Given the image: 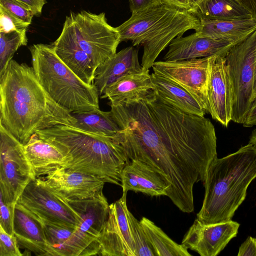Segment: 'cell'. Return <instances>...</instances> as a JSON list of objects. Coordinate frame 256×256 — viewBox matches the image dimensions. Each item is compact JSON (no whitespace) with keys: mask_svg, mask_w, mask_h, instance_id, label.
Masks as SVG:
<instances>
[{"mask_svg":"<svg viewBox=\"0 0 256 256\" xmlns=\"http://www.w3.org/2000/svg\"><path fill=\"white\" fill-rule=\"evenodd\" d=\"M151 78L154 90L165 104L190 114L204 116L207 113L200 102L182 88L154 72Z\"/></svg>","mask_w":256,"mask_h":256,"instance_id":"obj_25","label":"cell"},{"mask_svg":"<svg viewBox=\"0 0 256 256\" xmlns=\"http://www.w3.org/2000/svg\"><path fill=\"white\" fill-rule=\"evenodd\" d=\"M242 125L244 127L246 128H250L256 126V95L252 100Z\"/></svg>","mask_w":256,"mask_h":256,"instance_id":"obj_40","label":"cell"},{"mask_svg":"<svg viewBox=\"0 0 256 256\" xmlns=\"http://www.w3.org/2000/svg\"><path fill=\"white\" fill-rule=\"evenodd\" d=\"M17 203L38 217L58 224L77 228L80 223L79 216L68 202L40 178L28 184Z\"/></svg>","mask_w":256,"mask_h":256,"instance_id":"obj_11","label":"cell"},{"mask_svg":"<svg viewBox=\"0 0 256 256\" xmlns=\"http://www.w3.org/2000/svg\"><path fill=\"white\" fill-rule=\"evenodd\" d=\"M204 0H190L193 9L194 14H195L198 6Z\"/></svg>","mask_w":256,"mask_h":256,"instance_id":"obj_42","label":"cell"},{"mask_svg":"<svg viewBox=\"0 0 256 256\" xmlns=\"http://www.w3.org/2000/svg\"><path fill=\"white\" fill-rule=\"evenodd\" d=\"M256 178V146L248 143L210 163L204 185L205 193L197 219L204 224L231 220Z\"/></svg>","mask_w":256,"mask_h":256,"instance_id":"obj_4","label":"cell"},{"mask_svg":"<svg viewBox=\"0 0 256 256\" xmlns=\"http://www.w3.org/2000/svg\"><path fill=\"white\" fill-rule=\"evenodd\" d=\"M36 178L24 144L0 124V198L16 204L26 186Z\"/></svg>","mask_w":256,"mask_h":256,"instance_id":"obj_8","label":"cell"},{"mask_svg":"<svg viewBox=\"0 0 256 256\" xmlns=\"http://www.w3.org/2000/svg\"><path fill=\"white\" fill-rule=\"evenodd\" d=\"M240 224L232 220L204 224L196 218L184 235L182 244L201 256L218 255L236 236Z\"/></svg>","mask_w":256,"mask_h":256,"instance_id":"obj_13","label":"cell"},{"mask_svg":"<svg viewBox=\"0 0 256 256\" xmlns=\"http://www.w3.org/2000/svg\"><path fill=\"white\" fill-rule=\"evenodd\" d=\"M197 17L200 20V25L195 32L214 40L238 43L256 30V20L254 18L215 20L201 16Z\"/></svg>","mask_w":256,"mask_h":256,"instance_id":"obj_26","label":"cell"},{"mask_svg":"<svg viewBox=\"0 0 256 256\" xmlns=\"http://www.w3.org/2000/svg\"><path fill=\"white\" fill-rule=\"evenodd\" d=\"M238 43L214 40L198 32L183 37L178 36L168 45L164 60H190L212 56H226Z\"/></svg>","mask_w":256,"mask_h":256,"instance_id":"obj_18","label":"cell"},{"mask_svg":"<svg viewBox=\"0 0 256 256\" xmlns=\"http://www.w3.org/2000/svg\"><path fill=\"white\" fill-rule=\"evenodd\" d=\"M28 49L38 80L57 104L72 113L100 108V96L94 86L76 75L58 58L52 44H34Z\"/></svg>","mask_w":256,"mask_h":256,"instance_id":"obj_6","label":"cell"},{"mask_svg":"<svg viewBox=\"0 0 256 256\" xmlns=\"http://www.w3.org/2000/svg\"><path fill=\"white\" fill-rule=\"evenodd\" d=\"M212 57L157 61L152 68L155 74L189 92L209 113L208 90Z\"/></svg>","mask_w":256,"mask_h":256,"instance_id":"obj_10","label":"cell"},{"mask_svg":"<svg viewBox=\"0 0 256 256\" xmlns=\"http://www.w3.org/2000/svg\"><path fill=\"white\" fill-rule=\"evenodd\" d=\"M24 148L36 178L64 167L67 162V158L56 146L36 133L24 144Z\"/></svg>","mask_w":256,"mask_h":256,"instance_id":"obj_23","label":"cell"},{"mask_svg":"<svg viewBox=\"0 0 256 256\" xmlns=\"http://www.w3.org/2000/svg\"><path fill=\"white\" fill-rule=\"evenodd\" d=\"M14 232L18 245L37 256H50L42 224L36 216L20 204L15 206Z\"/></svg>","mask_w":256,"mask_h":256,"instance_id":"obj_20","label":"cell"},{"mask_svg":"<svg viewBox=\"0 0 256 256\" xmlns=\"http://www.w3.org/2000/svg\"><path fill=\"white\" fill-rule=\"evenodd\" d=\"M38 218L44 230L50 256L99 254L100 246L98 238L84 233L76 228L58 224Z\"/></svg>","mask_w":256,"mask_h":256,"instance_id":"obj_14","label":"cell"},{"mask_svg":"<svg viewBox=\"0 0 256 256\" xmlns=\"http://www.w3.org/2000/svg\"><path fill=\"white\" fill-rule=\"evenodd\" d=\"M16 204L6 202L0 198V226L11 235H14V220Z\"/></svg>","mask_w":256,"mask_h":256,"instance_id":"obj_35","label":"cell"},{"mask_svg":"<svg viewBox=\"0 0 256 256\" xmlns=\"http://www.w3.org/2000/svg\"><path fill=\"white\" fill-rule=\"evenodd\" d=\"M129 220L136 248V256H156L150 246L140 221L130 212Z\"/></svg>","mask_w":256,"mask_h":256,"instance_id":"obj_31","label":"cell"},{"mask_svg":"<svg viewBox=\"0 0 256 256\" xmlns=\"http://www.w3.org/2000/svg\"><path fill=\"white\" fill-rule=\"evenodd\" d=\"M29 25L18 19L0 6V32L16 30L26 33Z\"/></svg>","mask_w":256,"mask_h":256,"instance_id":"obj_33","label":"cell"},{"mask_svg":"<svg viewBox=\"0 0 256 256\" xmlns=\"http://www.w3.org/2000/svg\"><path fill=\"white\" fill-rule=\"evenodd\" d=\"M238 256H256V238L248 236L240 246Z\"/></svg>","mask_w":256,"mask_h":256,"instance_id":"obj_37","label":"cell"},{"mask_svg":"<svg viewBox=\"0 0 256 256\" xmlns=\"http://www.w3.org/2000/svg\"><path fill=\"white\" fill-rule=\"evenodd\" d=\"M147 240L156 256H190L186 248L169 238L152 221L143 217L140 220Z\"/></svg>","mask_w":256,"mask_h":256,"instance_id":"obj_29","label":"cell"},{"mask_svg":"<svg viewBox=\"0 0 256 256\" xmlns=\"http://www.w3.org/2000/svg\"><path fill=\"white\" fill-rule=\"evenodd\" d=\"M40 178L51 190L66 200L94 196L102 191L106 182L90 174L58 168Z\"/></svg>","mask_w":256,"mask_h":256,"instance_id":"obj_16","label":"cell"},{"mask_svg":"<svg viewBox=\"0 0 256 256\" xmlns=\"http://www.w3.org/2000/svg\"><path fill=\"white\" fill-rule=\"evenodd\" d=\"M72 114L76 120L72 126L87 132L114 138L120 130L110 111L96 108Z\"/></svg>","mask_w":256,"mask_h":256,"instance_id":"obj_27","label":"cell"},{"mask_svg":"<svg viewBox=\"0 0 256 256\" xmlns=\"http://www.w3.org/2000/svg\"><path fill=\"white\" fill-rule=\"evenodd\" d=\"M52 45L58 58L76 75L86 84H94L97 68L79 46L70 16H66L60 36Z\"/></svg>","mask_w":256,"mask_h":256,"instance_id":"obj_17","label":"cell"},{"mask_svg":"<svg viewBox=\"0 0 256 256\" xmlns=\"http://www.w3.org/2000/svg\"><path fill=\"white\" fill-rule=\"evenodd\" d=\"M28 6L34 12V16H40L46 0H17Z\"/></svg>","mask_w":256,"mask_h":256,"instance_id":"obj_39","label":"cell"},{"mask_svg":"<svg viewBox=\"0 0 256 256\" xmlns=\"http://www.w3.org/2000/svg\"><path fill=\"white\" fill-rule=\"evenodd\" d=\"M248 10L256 20V0H234Z\"/></svg>","mask_w":256,"mask_h":256,"instance_id":"obj_41","label":"cell"},{"mask_svg":"<svg viewBox=\"0 0 256 256\" xmlns=\"http://www.w3.org/2000/svg\"><path fill=\"white\" fill-rule=\"evenodd\" d=\"M126 194L127 192H123L118 200L110 204L108 218L98 238L100 246L99 256H136Z\"/></svg>","mask_w":256,"mask_h":256,"instance_id":"obj_12","label":"cell"},{"mask_svg":"<svg viewBox=\"0 0 256 256\" xmlns=\"http://www.w3.org/2000/svg\"><path fill=\"white\" fill-rule=\"evenodd\" d=\"M256 30L234 46L226 56L234 102L232 120L242 124L254 100Z\"/></svg>","mask_w":256,"mask_h":256,"instance_id":"obj_7","label":"cell"},{"mask_svg":"<svg viewBox=\"0 0 256 256\" xmlns=\"http://www.w3.org/2000/svg\"><path fill=\"white\" fill-rule=\"evenodd\" d=\"M78 42L92 60L96 67L116 52L121 42L116 28L108 24L104 12L95 14L82 10L71 12Z\"/></svg>","mask_w":256,"mask_h":256,"instance_id":"obj_9","label":"cell"},{"mask_svg":"<svg viewBox=\"0 0 256 256\" xmlns=\"http://www.w3.org/2000/svg\"><path fill=\"white\" fill-rule=\"evenodd\" d=\"M208 96L212 118L227 127L232 120L234 96L226 56L211 58Z\"/></svg>","mask_w":256,"mask_h":256,"instance_id":"obj_15","label":"cell"},{"mask_svg":"<svg viewBox=\"0 0 256 256\" xmlns=\"http://www.w3.org/2000/svg\"><path fill=\"white\" fill-rule=\"evenodd\" d=\"M67 201L80 218L76 228L98 238L110 212V205L102 191L90 198Z\"/></svg>","mask_w":256,"mask_h":256,"instance_id":"obj_22","label":"cell"},{"mask_svg":"<svg viewBox=\"0 0 256 256\" xmlns=\"http://www.w3.org/2000/svg\"><path fill=\"white\" fill-rule=\"evenodd\" d=\"M0 124L23 144L38 131L76 122L45 90L32 66L12 59L0 76Z\"/></svg>","mask_w":256,"mask_h":256,"instance_id":"obj_2","label":"cell"},{"mask_svg":"<svg viewBox=\"0 0 256 256\" xmlns=\"http://www.w3.org/2000/svg\"><path fill=\"white\" fill-rule=\"evenodd\" d=\"M253 93H254V98L255 96L256 95V57H255Z\"/></svg>","mask_w":256,"mask_h":256,"instance_id":"obj_44","label":"cell"},{"mask_svg":"<svg viewBox=\"0 0 256 256\" xmlns=\"http://www.w3.org/2000/svg\"><path fill=\"white\" fill-rule=\"evenodd\" d=\"M154 90L150 70L127 74L108 86L100 96L110 105L117 106L144 97Z\"/></svg>","mask_w":256,"mask_h":256,"instance_id":"obj_24","label":"cell"},{"mask_svg":"<svg viewBox=\"0 0 256 256\" xmlns=\"http://www.w3.org/2000/svg\"><path fill=\"white\" fill-rule=\"evenodd\" d=\"M22 255L14 235L10 234L0 226V256Z\"/></svg>","mask_w":256,"mask_h":256,"instance_id":"obj_34","label":"cell"},{"mask_svg":"<svg viewBox=\"0 0 256 256\" xmlns=\"http://www.w3.org/2000/svg\"><path fill=\"white\" fill-rule=\"evenodd\" d=\"M194 14L215 20L253 18L248 10L234 0H204Z\"/></svg>","mask_w":256,"mask_h":256,"instance_id":"obj_28","label":"cell"},{"mask_svg":"<svg viewBox=\"0 0 256 256\" xmlns=\"http://www.w3.org/2000/svg\"><path fill=\"white\" fill-rule=\"evenodd\" d=\"M123 192L132 190L150 196H167L169 186L162 176L146 163L130 160L122 174Z\"/></svg>","mask_w":256,"mask_h":256,"instance_id":"obj_19","label":"cell"},{"mask_svg":"<svg viewBox=\"0 0 256 256\" xmlns=\"http://www.w3.org/2000/svg\"><path fill=\"white\" fill-rule=\"evenodd\" d=\"M0 6L18 19L29 24L34 16L30 7L17 0H0Z\"/></svg>","mask_w":256,"mask_h":256,"instance_id":"obj_32","label":"cell"},{"mask_svg":"<svg viewBox=\"0 0 256 256\" xmlns=\"http://www.w3.org/2000/svg\"><path fill=\"white\" fill-rule=\"evenodd\" d=\"M142 70L138 50L128 46L116 52L97 68L94 85L100 96L108 86L121 78Z\"/></svg>","mask_w":256,"mask_h":256,"instance_id":"obj_21","label":"cell"},{"mask_svg":"<svg viewBox=\"0 0 256 256\" xmlns=\"http://www.w3.org/2000/svg\"><path fill=\"white\" fill-rule=\"evenodd\" d=\"M162 4L194 14L190 0H161Z\"/></svg>","mask_w":256,"mask_h":256,"instance_id":"obj_38","label":"cell"},{"mask_svg":"<svg viewBox=\"0 0 256 256\" xmlns=\"http://www.w3.org/2000/svg\"><path fill=\"white\" fill-rule=\"evenodd\" d=\"M200 25L194 14L162 4L132 14L116 28L120 42L130 40L133 46H143L141 65L146 71L174 39L188 30H197Z\"/></svg>","mask_w":256,"mask_h":256,"instance_id":"obj_5","label":"cell"},{"mask_svg":"<svg viewBox=\"0 0 256 256\" xmlns=\"http://www.w3.org/2000/svg\"><path fill=\"white\" fill-rule=\"evenodd\" d=\"M27 43L26 33L16 30L0 32V76L5 71L18 48Z\"/></svg>","mask_w":256,"mask_h":256,"instance_id":"obj_30","label":"cell"},{"mask_svg":"<svg viewBox=\"0 0 256 256\" xmlns=\"http://www.w3.org/2000/svg\"><path fill=\"white\" fill-rule=\"evenodd\" d=\"M249 143L256 146V128L252 132L250 138Z\"/></svg>","mask_w":256,"mask_h":256,"instance_id":"obj_43","label":"cell"},{"mask_svg":"<svg viewBox=\"0 0 256 256\" xmlns=\"http://www.w3.org/2000/svg\"><path fill=\"white\" fill-rule=\"evenodd\" d=\"M129 3L132 14L162 4L161 0H129Z\"/></svg>","mask_w":256,"mask_h":256,"instance_id":"obj_36","label":"cell"},{"mask_svg":"<svg viewBox=\"0 0 256 256\" xmlns=\"http://www.w3.org/2000/svg\"><path fill=\"white\" fill-rule=\"evenodd\" d=\"M110 108L120 129L114 139L129 159L160 172L169 186L166 196L182 212H192L194 184L204 183L217 157L216 136L210 120L165 104L154 90L141 99Z\"/></svg>","mask_w":256,"mask_h":256,"instance_id":"obj_1","label":"cell"},{"mask_svg":"<svg viewBox=\"0 0 256 256\" xmlns=\"http://www.w3.org/2000/svg\"><path fill=\"white\" fill-rule=\"evenodd\" d=\"M36 133L66 156L68 160L63 168L94 175L121 186L122 172L130 160L114 138L64 124Z\"/></svg>","mask_w":256,"mask_h":256,"instance_id":"obj_3","label":"cell"}]
</instances>
